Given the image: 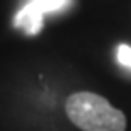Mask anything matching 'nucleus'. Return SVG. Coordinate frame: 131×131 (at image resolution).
I'll use <instances>...</instances> for the list:
<instances>
[{
  "label": "nucleus",
  "mask_w": 131,
  "mask_h": 131,
  "mask_svg": "<svg viewBox=\"0 0 131 131\" xmlns=\"http://www.w3.org/2000/svg\"><path fill=\"white\" fill-rule=\"evenodd\" d=\"M70 121L82 131H124L126 117L104 97L94 92H77L67 101Z\"/></svg>",
  "instance_id": "nucleus-1"
},
{
  "label": "nucleus",
  "mask_w": 131,
  "mask_h": 131,
  "mask_svg": "<svg viewBox=\"0 0 131 131\" xmlns=\"http://www.w3.org/2000/svg\"><path fill=\"white\" fill-rule=\"evenodd\" d=\"M73 0H27L14 17V26L27 34H38L43 29V17L49 12H60L72 5Z\"/></svg>",
  "instance_id": "nucleus-2"
},
{
  "label": "nucleus",
  "mask_w": 131,
  "mask_h": 131,
  "mask_svg": "<svg viewBox=\"0 0 131 131\" xmlns=\"http://www.w3.org/2000/svg\"><path fill=\"white\" fill-rule=\"evenodd\" d=\"M117 61L126 68H131V48L126 44H121L117 48Z\"/></svg>",
  "instance_id": "nucleus-3"
}]
</instances>
